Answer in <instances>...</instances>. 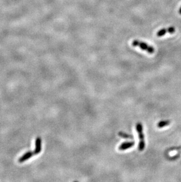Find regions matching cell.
Instances as JSON below:
<instances>
[{"mask_svg": "<svg viewBox=\"0 0 181 182\" xmlns=\"http://www.w3.org/2000/svg\"><path fill=\"white\" fill-rule=\"evenodd\" d=\"M42 140L41 137H37L35 140V149L34 151L35 154H37L41 151Z\"/></svg>", "mask_w": 181, "mask_h": 182, "instance_id": "obj_5", "label": "cell"}, {"mask_svg": "<svg viewBox=\"0 0 181 182\" xmlns=\"http://www.w3.org/2000/svg\"><path fill=\"white\" fill-rule=\"evenodd\" d=\"M136 130L138 133V136L139 138V143L138 145V150L140 151H142L145 147V137L143 132V126L141 123H138L136 125Z\"/></svg>", "mask_w": 181, "mask_h": 182, "instance_id": "obj_1", "label": "cell"}, {"mask_svg": "<svg viewBox=\"0 0 181 182\" xmlns=\"http://www.w3.org/2000/svg\"><path fill=\"white\" fill-rule=\"evenodd\" d=\"M170 124V120H163V121L159 122L158 123L157 127H158V128L161 129V128H163V127H166V126L169 125Z\"/></svg>", "mask_w": 181, "mask_h": 182, "instance_id": "obj_8", "label": "cell"}, {"mask_svg": "<svg viewBox=\"0 0 181 182\" xmlns=\"http://www.w3.org/2000/svg\"><path fill=\"white\" fill-rule=\"evenodd\" d=\"M135 143V141H127L124 142L121 144L120 146L118 147V150L120 151H124L127 150L128 149H130L134 146Z\"/></svg>", "mask_w": 181, "mask_h": 182, "instance_id": "obj_4", "label": "cell"}, {"mask_svg": "<svg viewBox=\"0 0 181 182\" xmlns=\"http://www.w3.org/2000/svg\"><path fill=\"white\" fill-rule=\"evenodd\" d=\"M180 153H178V155H176V156H174L173 157H168V159L170 161H172V160H175L176 159H178L179 157H180Z\"/></svg>", "mask_w": 181, "mask_h": 182, "instance_id": "obj_9", "label": "cell"}, {"mask_svg": "<svg viewBox=\"0 0 181 182\" xmlns=\"http://www.w3.org/2000/svg\"><path fill=\"white\" fill-rule=\"evenodd\" d=\"M132 45L133 47H138L141 50L146 51L149 54H153L155 52V49L152 46H151L150 45L144 42L140 41L139 40H133L132 43Z\"/></svg>", "mask_w": 181, "mask_h": 182, "instance_id": "obj_2", "label": "cell"}, {"mask_svg": "<svg viewBox=\"0 0 181 182\" xmlns=\"http://www.w3.org/2000/svg\"><path fill=\"white\" fill-rule=\"evenodd\" d=\"M35 155V153L34 151H28V152H26V153H25L24 155L21 157L19 160H18V161L20 163H22L27 160H28L30 158H31L32 156Z\"/></svg>", "mask_w": 181, "mask_h": 182, "instance_id": "obj_6", "label": "cell"}, {"mask_svg": "<svg viewBox=\"0 0 181 182\" xmlns=\"http://www.w3.org/2000/svg\"><path fill=\"white\" fill-rule=\"evenodd\" d=\"M118 136H120L121 137L126 139H133V136L131 134H129L128 133H126L122 132H120L118 133Z\"/></svg>", "mask_w": 181, "mask_h": 182, "instance_id": "obj_7", "label": "cell"}, {"mask_svg": "<svg viewBox=\"0 0 181 182\" xmlns=\"http://www.w3.org/2000/svg\"><path fill=\"white\" fill-rule=\"evenodd\" d=\"M175 32V28L174 27H169L168 29H162L158 31L157 33V35L158 37H162L164 35H165L166 33H169V34H174Z\"/></svg>", "mask_w": 181, "mask_h": 182, "instance_id": "obj_3", "label": "cell"}, {"mask_svg": "<svg viewBox=\"0 0 181 182\" xmlns=\"http://www.w3.org/2000/svg\"><path fill=\"white\" fill-rule=\"evenodd\" d=\"M179 14L181 15V7H180V8H179Z\"/></svg>", "mask_w": 181, "mask_h": 182, "instance_id": "obj_10", "label": "cell"}]
</instances>
